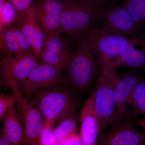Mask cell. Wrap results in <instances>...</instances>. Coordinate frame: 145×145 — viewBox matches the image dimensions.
<instances>
[{
  "label": "cell",
  "mask_w": 145,
  "mask_h": 145,
  "mask_svg": "<svg viewBox=\"0 0 145 145\" xmlns=\"http://www.w3.org/2000/svg\"><path fill=\"white\" fill-rule=\"evenodd\" d=\"M76 42V51L65 72L70 86L76 90H84L88 88L96 79L100 63L84 32L78 37Z\"/></svg>",
  "instance_id": "6da1fadb"
},
{
  "label": "cell",
  "mask_w": 145,
  "mask_h": 145,
  "mask_svg": "<svg viewBox=\"0 0 145 145\" xmlns=\"http://www.w3.org/2000/svg\"><path fill=\"white\" fill-rule=\"evenodd\" d=\"M84 33L95 51L101 69H111L124 48L138 41L141 36L130 38L117 31L90 27Z\"/></svg>",
  "instance_id": "7a4b0ae2"
},
{
  "label": "cell",
  "mask_w": 145,
  "mask_h": 145,
  "mask_svg": "<svg viewBox=\"0 0 145 145\" xmlns=\"http://www.w3.org/2000/svg\"><path fill=\"white\" fill-rule=\"evenodd\" d=\"M100 6L93 0H63L64 34L74 42L88 27L94 28Z\"/></svg>",
  "instance_id": "3957f363"
},
{
  "label": "cell",
  "mask_w": 145,
  "mask_h": 145,
  "mask_svg": "<svg viewBox=\"0 0 145 145\" xmlns=\"http://www.w3.org/2000/svg\"><path fill=\"white\" fill-rule=\"evenodd\" d=\"M33 96L39 104L44 123L53 125L76 111L81 104L69 85L39 92Z\"/></svg>",
  "instance_id": "277c9868"
},
{
  "label": "cell",
  "mask_w": 145,
  "mask_h": 145,
  "mask_svg": "<svg viewBox=\"0 0 145 145\" xmlns=\"http://www.w3.org/2000/svg\"><path fill=\"white\" fill-rule=\"evenodd\" d=\"M116 69H101L93 90L94 104L100 124L98 138L103 135L115 120L114 88L119 78L116 74Z\"/></svg>",
  "instance_id": "5b68a950"
},
{
  "label": "cell",
  "mask_w": 145,
  "mask_h": 145,
  "mask_svg": "<svg viewBox=\"0 0 145 145\" xmlns=\"http://www.w3.org/2000/svg\"><path fill=\"white\" fill-rule=\"evenodd\" d=\"M24 135L23 145H40V138L44 119L35 97L22 93L18 87L12 89Z\"/></svg>",
  "instance_id": "8992f818"
},
{
  "label": "cell",
  "mask_w": 145,
  "mask_h": 145,
  "mask_svg": "<svg viewBox=\"0 0 145 145\" xmlns=\"http://www.w3.org/2000/svg\"><path fill=\"white\" fill-rule=\"evenodd\" d=\"M108 3L100 6L94 29L117 31L130 38L138 36L139 30L128 10L112 0Z\"/></svg>",
  "instance_id": "52a82bcc"
},
{
  "label": "cell",
  "mask_w": 145,
  "mask_h": 145,
  "mask_svg": "<svg viewBox=\"0 0 145 145\" xmlns=\"http://www.w3.org/2000/svg\"><path fill=\"white\" fill-rule=\"evenodd\" d=\"M67 85H70L66 77L62 76L52 66L42 63L34 68L18 88L22 93L33 96Z\"/></svg>",
  "instance_id": "ba28073f"
},
{
  "label": "cell",
  "mask_w": 145,
  "mask_h": 145,
  "mask_svg": "<svg viewBox=\"0 0 145 145\" xmlns=\"http://www.w3.org/2000/svg\"><path fill=\"white\" fill-rule=\"evenodd\" d=\"M63 34L46 38L39 58V61L52 66L60 73L67 70L74 55L72 50L74 42Z\"/></svg>",
  "instance_id": "9c48e42d"
},
{
  "label": "cell",
  "mask_w": 145,
  "mask_h": 145,
  "mask_svg": "<svg viewBox=\"0 0 145 145\" xmlns=\"http://www.w3.org/2000/svg\"><path fill=\"white\" fill-rule=\"evenodd\" d=\"M96 144L101 145H145V133L137 129L131 118L125 114L112 123Z\"/></svg>",
  "instance_id": "30bf717a"
},
{
  "label": "cell",
  "mask_w": 145,
  "mask_h": 145,
  "mask_svg": "<svg viewBox=\"0 0 145 145\" xmlns=\"http://www.w3.org/2000/svg\"><path fill=\"white\" fill-rule=\"evenodd\" d=\"M33 53L22 52L16 55L3 53L0 65L5 80L11 89L18 87L40 63Z\"/></svg>",
  "instance_id": "8fae6325"
},
{
  "label": "cell",
  "mask_w": 145,
  "mask_h": 145,
  "mask_svg": "<svg viewBox=\"0 0 145 145\" xmlns=\"http://www.w3.org/2000/svg\"><path fill=\"white\" fill-rule=\"evenodd\" d=\"M14 24L25 35L33 53L39 59L44 46L46 37L38 16L37 6L31 7L19 14Z\"/></svg>",
  "instance_id": "7c38bea8"
},
{
  "label": "cell",
  "mask_w": 145,
  "mask_h": 145,
  "mask_svg": "<svg viewBox=\"0 0 145 145\" xmlns=\"http://www.w3.org/2000/svg\"><path fill=\"white\" fill-rule=\"evenodd\" d=\"M37 9L46 38L64 34L61 24L63 0H42Z\"/></svg>",
  "instance_id": "4fadbf2b"
},
{
  "label": "cell",
  "mask_w": 145,
  "mask_h": 145,
  "mask_svg": "<svg viewBox=\"0 0 145 145\" xmlns=\"http://www.w3.org/2000/svg\"><path fill=\"white\" fill-rule=\"evenodd\" d=\"M80 135L84 145L96 144L99 137V119L94 104L93 90L86 101L80 114Z\"/></svg>",
  "instance_id": "5bb4252c"
},
{
  "label": "cell",
  "mask_w": 145,
  "mask_h": 145,
  "mask_svg": "<svg viewBox=\"0 0 145 145\" xmlns=\"http://www.w3.org/2000/svg\"><path fill=\"white\" fill-rule=\"evenodd\" d=\"M141 81L138 76L134 75L118 78L114 88L116 113L114 121L125 114L126 107L131 93Z\"/></svg>",
  "instance_id": "9a60e30c"
},
{
  "label": "cell",
  "mask_w": 145,
  "mask_h": 145,
  "mask_svg": "<svg viewBox=\"0 0 145 145\" xmlns=\"http://www.w3.org/2000/svg\"><path fill=\"white\" fill-rule=\"evenodd\" d=\"M145 37V34L141 36L138 41L126 46L119 59L112 65L111 68H116L122 65H125L130 67L145 70V40L140 49L136 48L137 45L142 41Z\"/></svg>",
  "instance_id": "2e32d148"
},
{
  "label": "cell",
  "mask_w": 145,
  "mask_h": 145,
  "mask_svg": "<svg viewBox=\"0 0 145 145\" xmlns=\"http://www.w3.org/2000/svg\"><path fill=\"white\" fill-rule=\"evenodd\" d=\"M3 129L13 145L22 144L24 131L22 125L19 117L16 103L8 110L3 119Z\"/></svg>",
  "instance_id": "e0dca14e"
},
{
  "label": "cell",
  "mask_w": 145,
  "mask_h": 145,
  "mask_svg": "<svg viewBox=\"0 0 145 145\" xmlns=\"http://www.w3.org/2000/svg\"><path fill=\"white\" fill-rule=\"evenodd\" d=\"M79 119L77 110L60 119L59 124L54 129L56 145L61 140L77 132Z\"/></svg>",
  "instance_id": "ac0fdd59"
},
{
  "label": "cell",
  "mask_w": 145,
  "mask_h": 145,
  "mask_svg": "<svg viewBox=\"0 0 145 145\" xmlns=\"http://www.w3.org/2000/svg\"><path fill=\"white\" fill-rule=\"evenodd\" d=\"M122 5L129 12L139 31L145 27V0H125Z\"/></svg>",
  "instance_id": "d6986e66"
},
{
  "label": "cell",
  "mask_w": 145,
  "mask_h": 145,
  "mask_svg": "<svg viewBox=\"0 0 145 145\" xmlns=\"http://www.w3.org/2000/svg\"><path fill=\"white\" fill-rule=\"evenodd\" d=\"M1 50L3 53L11 55H17L22 52L18 44L13 25L2 29Z\"/></svg>",
  "instance_id": "ffe728a7"
},
{
  "label": "cell",
  "mask_w": 145,
  "mask_h": 145,
  "mask_svg": "<svg viewBox=\"0 0 145 145\" xmlns=\"http://www.w3.org/2000/svg\"><path fill=\"white\" fill-rule=\"evenodd\" d=\"M127 104H130L136 112L145 116V81H140L131 93Z\"/></svg>",
  "instance_id": "44dd1931"
},
{
  "label": "cell",
  "mask_w": 145,
  "mask_h": 145,
  "mask_svg": "<svg viewBox=\"0 0 145 145\" xmlns=\"http://www.w3.org/2000/svg\"><path fill=\"white\" fill-rule=\"evenodd\" d=\"M19 15L14 6L5 0L0 9V24L2 29L15 24Z\"/></svg>",
  "instance_id": "7402d4cb"
},
{
  "label": "cell",
  "mask_w": 145,
  "mask_h": 145,
  "mask_svg": "<svg viewBox=\"0 0 145 145\" xmlns=\"http://www.w3.org/2000/svg\"><path fill=\"white\" fill-rule=\"evenodd\" d=\"M54 125L44 123L40 135V145H56V138L54 134Z\"/></svg>",
  "instance_id": "603a6c76"
},
{
  "label": "cell",
  "mask_w": 145,
  "mask_h": 145,
  "mask_svg": "<svg viewBox=\"0 0 145 145\" xmlns=\"http://www.w3.org/2000/svg\"><path fill=\"white\" fill-rule=\"evenodd\" d=\"M13 26L21 51L24 53H33V49L31 44L25 37V35L16 25L13 24Z\"/></svg>",
  "instance_id": "cb8c5ba5"
},
{
  "label": "cell",
  "mask_w": 145,
  "mask_h": 145,
  "mask_svg": "<svg viewBox=\"0 0 145 145\" xmlns=\"http://www.w3.org/2000/svg\"><path fill=\"white\" fill-rule=\"evenodd\" d=\"M16 103V99L13 95L0 93V121L3 120L10 107Z\"/></svg>",
  "instance_id": "d4e9b609"
},
{
  "label": "cell",
  "mask_w": 145,
  "mask_h": 145,
  "mask_svg": "<svg viewBox=\"0 0 145 145\" xmlns=\"http://www.w3.org/2000/svg\"><path fill=\"white\" fill-rule=\"evenodd\" d=\"M57 145H84V144L80 133L77 132L58 142Z\"/></svg>",
  "instance_id": "484cf974"
},
{
  "label": "cell",
  "mask_w": 145,
  "mask_h": 145,
  "mask_svg": "<svg viewBox=\"0 0 145 145\" xmlns=\"http://www.w3.org/2000/svg\"><path fill=\"white\" fill-rule=\"evenodd\" d=\"M12 145V144L10 139L3 128L0 131V145Z\"/></svg>",
  "instance_id": "4316f807"
},
{
  "label": "cell",
  "mask_w": 145,
  "mask_h": 145,
  "mask_svg": "<svg viewBox=\"0 0 145 145\" xmlns=\"http://www.w3.org/2000/svg\"><path fill=\"white\" fill-rule=\"evenodd\" d=\"M6 1H8L14 6L19 14L20 9L21 0H6Z\"/></svg>",
  "instance_id": "83f0119b"
},
{
  "label": "cell",
  "mask_w": 145,
  "mask_h": 145,
  "mask_svg": "<svg viewBox=\"0 0 145 145\" xmlns=\"http://www.w3.org/2000/svg\"><path fill=\"white\" fill-rule=\"evenodd\" d=\"M96 4L100 6H103L106 5L111 0H93Z\"/></svg>",
  "instance_id": "f1b7e54d"
},
{
  "label": "cell",
  "mask_w": 145,
  "mask_h": 145,
  "mask_svg": "<svg viewBox=\"0 0 145 145\" xmlns=\"http://www.w3.org/2000/svg\"><path fill=\"white\" fill-rule=\"evenodd\" d=\"M137 123L142 127L145 131V116H144L142 119L137 122Z\"/></svg>",
  "instance_id": "f546056e"
},
{
  "label": "cell",
  "mask_w": 145,
  "mask_h": 145,
  "mask_svg": "<svg viewBox=\"0 0 145 145\" xmlns=\"http://www.w3.org/2000/svg\"><path fill=\"white\" fill-rule=\"evenodd\" d=\"M4 1L5 0H0V9H1V7Z\"/></svg>",
  "instance_id": "4dcf8cb0"
}]
</instances>
